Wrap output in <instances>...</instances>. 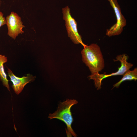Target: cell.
<instances>
[{
	"label": "cell",
	"instance_id": "obj_3",
	"mask_svg": "<svg viewBox=\"0 0 137 137\" xmlns=\"http://www.w3.org/2000/svg\"><path fill=\"white\" fill-rule=\"evenodd\" d=\"M62 10L68 37L74 44H81L84 46L85 45L83 42L81 36L78 32L77 22L72 16L70 9L67 6L63 8Z\"/></svg>",
	"mask_w": 137,
	"mask_h": 137
},
{
	"label": "cell",
	"instance_id": "obj_11",
	"mask_svg": "<svg viewBox=\"0 0 137 137\" xmlns=\"http://www.w3.org/2000/svg\"><path fill=\"white\" fill-rule=\"evenodd\" d=\"M1 0H0V6H1Z\"/></svg>",
	"mask_w": 137,
	"mask_h": 137
},
{
	"label": "cell",
	"instance_id": "obj_7",
	"mask_svg": "<svg viewBox=\"0 0 137 137\" xmlns=\"http://www.w3.org/2000/svg\"><path fill=\"white\" fill-rule=\"evenodd\" d=\"M129 57L125 54L120 55L116 57V60L113 59L114 61H119L121 63V66L118 68L116 72L109 74H99L100 79L102 80L104 79L112 76L123 75L126 72L129 70L133 66V64L127 61Z\"/></svg>",
	"mask_w": 137,
	"mask_h": 137
},
{
	"label": "cell",
	"instance_id": "obj_8",
	"mask_svg": "<svg viewBox=\"0 0 137 137\" xmlns=\"http://www.w3.org/2000/svg\"><path fill=\"white\" fill-rule=\"evenodd\" d=\"M8 61L7 57L5 55L0 54V80L2 82L3 85L6 87L10 91L7 75L5 71L4 64Z\"/></svg>",
	"mask_w": 137,
	"mask_h": 137
},
{
	"label": "cell",
	"instance_id": "obj_2",
	"mask_svg": "<svg viewBox=\"0 0 137 137\" xmlns=\"http://www.w3.org/2000/svg\"><path fill=\"white\" fill-rule=\"evenodd\" d=\"M78 101L75 99H67L58 105L57 110L54 113L49 114L48 118L50 119H57L60 120L66 124L67 128V136H77L72 127L73 119L71 111L72 107L77 104Z\"/></svg>",
	"mask_w": 137,
	"mask_h": 137
},
{
	"label": "cell",
	"instance_id": "obj_6",
	"mask_svg": "<svg viewBox=\"0 0 137 137\" xmlns=\"http://www.w3.org/2000/svg\"><path fill=\"white\" fill-rule=\"evenodd\" d=\"M7 68L8 76L12 83V87L15 93L17 95L22 92L27 84L33 82L36 79V76H33L30 74H27L26 76L22 77H18L14 75L10 68Z\"/></svg>",
	"mask_w": 137,
	"mask_h": 137
},
{
	"label": "cell",
	"instance_id": "obj_9",
	"mask_svg": "<svg viewBox=\"0 0 137 137\" xmlns=\"http://www.w3.org/2000/svg\"><path fill=\"white\" fill-rule=\"evenodd\" d=\"M122 79L118 82L113 85V88H118L120 84L126 80L135 81L137 79V68H135L133 70H130L126 72L123 75Z\"/></svg>",
	"mask_w": 137,
	"mask_h": 137
},
{
	"label": "cell",
	"instance_id": "obj_4",
	"mask_svg": "<svg viewBox=\"0 0 137 137\" xmlns=\"http://www.w3.org/2000/svg\"><path fill=\"white\" fill-rule=\"evenodd\" d=\"M114 11L116 18V22L109 29L107 30L106 35L111 37L120 35L123 27L126 24V19L122 13L121 9L117 0H108Z\"/></svg>",
	"mask_w": 137,
	"mask_h": 137
},
{
	"label": "cell",
	"instance_id": "obj_5",
	"mask_svg": "<svg viewBox=\"0 0 137 137\" xmlns=\"http://www.w3.org/2000/svg\"><path fill=\"white\" fill-rule=\"evenodd\" d=\"M8 29L7 35L14 40L20 34L24 33L22 30L25 26L23 25L21 17L16 13L11 12L6 18Z\"/></svg>",
	"mask_w": 137,
	"mask_h": 137
},
{
	"label": "cell",
	"instance_id": "obj_1",
	"mask_svg": "<svg viewBox=\"0 0 137 137\" xmlns=\"http://www.w3.org/2000/svg\"><path fill=\"white\" fill-rule=\"evenodd\" d=\"M81 54L82 61L88 67L91 74L99 73L104 68V60L100 47L97 44L85 45Z\"/></svg>",
	"mask_w": 137,
	"mask_h": 137
},
{
	"label": "cell",
	"instance_id": "obj_10",
	"mask_svg": "<svg viewBox=\"0 0 137 137\" xmlns=\"http://www.w3.org/2000/svg\"><path fill=\"white\" fill-rule=\"evenodd\" d=\"M6 19L3 16V13L0 11V27L6 24Z\"/></svg>",
	"mask_w": 137,
	"mask_h": 137
}]
</instances>
